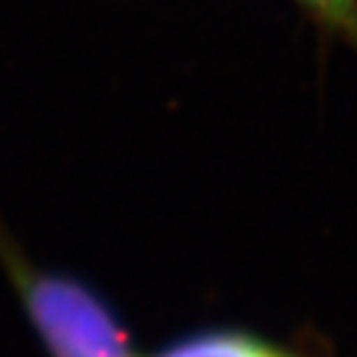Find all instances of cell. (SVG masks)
<instances>
[{
    "mask_svg": "<svg viewBox=\"0 0 357 357\" xmlns=\"http://www.w3.org/2000/svg\"><path fill=\"white\" fill-rule=\"evenodd\" d=\"M13 286L53 357H135L112 307L85 283L11 259Z\"/></svg>",
    "mask_w": 357,
    "mask_h": 357,
    "instance_id": "6da1fadb",
    "label": "cell"
},
{
    "mask_svg": "<svg viewBox=\"0 0 357 357\" xmlns=\"http://www.w3.org/2000/svg\"><path fill=\"white\" fill-rule=\"evenodd\" d=\"M153 357H289L241 331H199L183 336Z\"/></svg>",
    "mask_w": 357,
    "mask_h": 357,
    "instance_id": "7a4b0ae2",
    "label": "cell"
},
{
    "mask_svg": "<svg viewBox=\"0 0 357 357\" xmlns=\"http://www.w3.org/2000/svg\"><path fill=\"white\" fill-rule=\"evenodd\" d=\"M305 3L333 24L357 29V0H305Z\"/></svg>",
    "mask_w": 357,
    "mask_h": 357,
    "instance_id": "3957f363",
    "label": "cell"
}]
</instances>
